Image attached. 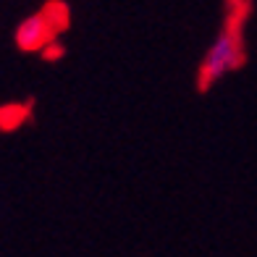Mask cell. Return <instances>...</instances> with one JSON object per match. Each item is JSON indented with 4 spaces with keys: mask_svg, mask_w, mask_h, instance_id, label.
I'll list each match as a JSON object with an SVG mask.
<instances>
[{
    "mask_svg": "<svg viewBox=\"0 0 257 257\" xmlns=\"http://www.w3.org/2000/svg\"><path fill=\"white\" fill-rule=\"evenodd\" d=\"M252 11L254 0H223V24L197 66V89L200 92H207L215 81L244 68L247 63L244 32H247Z\"/></svg>",
    "mask_w": 257,
    "mask_h": 257,
    "instance_id": "1",
    "label": "cell"
},
{
    "mask_svg": "<svg viewBox=\"0 0 257 257\" xmlns=\"http://www.w3.org/2000/svg\"><path fill=\"white\" fill-rule=\"evenodd\" d=\"M68 24V11L63 3H50L37 14H29L27 19L19 21L14 32V42L21 53H42L50 42L58 40Z\"/></svg>",
    "mask_w": 257,
    "mask_h": 257,
    "instance_id": "2",
    "label": "cell"
},
{
    "mask_svg": "<svg viewBox=\"0 0 257 257\" xmlns=\"http://www.w3.org/2000/svg\"><path fill=\"white\" fill-rule=\"evenodd\" d=\"M24 108L21 105H6V108H0V128L3 132H8V128H16L21 123V118H24Z\"/></svg>",
    "mask_w": 257,
    "mask_h": 257,
    "instance_id": "3",
    "label": "cell"
},
{
    "mask_svg": "<svg viewBox=\"0 0 257 257\" xmlns=\"http://www.w3.org/2000/svg\"><path fill=\"white\" fill-rule=\"evenodd\" d=\"M63 55H66V48L61 45V40L50 42L48 48L42 50V58H48V61H58V58H63Z\"/></svg>",
    "mask_w": 257,
    "mask_h": 257,
    "instance_id": "4",
    "label": "cell"
}]
</instances>
